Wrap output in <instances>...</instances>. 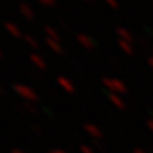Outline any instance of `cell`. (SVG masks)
I'll return each mask as SVG.
<instances>
[]
</instances>
